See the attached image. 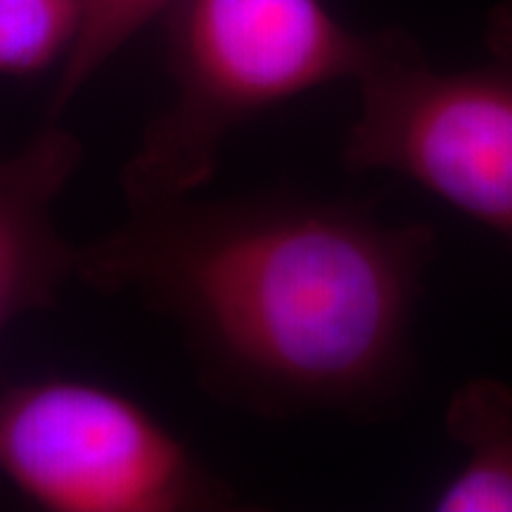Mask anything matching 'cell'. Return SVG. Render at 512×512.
Wrapping results in <instances>:
<instances>
[{"mask_svg": "<svg viewBox=\"0 0 512 512\" xmlns=\"http://www.w3.org/2000/svg\"><path fill=\"white\" fill-rule=\"evenodd\" d=\"M434 256L430 223L361 204L181 197L131 207L79 249L76 275L169 318L221 399L268 418H377L411 389Z\"/></svg>", "mask_w": 512, "mask_h": 512, "instance_id": "obj_1", "label": "cell"}, {"mask_svg": "<svg viewBox=\"0 0 512 512\" xmlns=\"http://www.w3.org/2000/svg\"><path fill=\"white\" fill-rule=\"evenodd\" d=\"M166 15L176 98L128 159V207L190 197L214 178L235 128L313 88L358 81L384 43V29L354 31L325 0H176Z\"/></svg>", "mask_w": 512, "mask_h": 512, "instance_id": "obj_2", "label": "cell"}, {"mask_svg": "<svg viewBox=\"0 0 512 512\" xmlns=\"http://www.w3.org/2000/svg\"><path fill=\"white\" fill-rule=\"evenodd\" d=\"M486 50L477 67L439 72L411 34L384 29L342 159L422 185L512 247V0L491 10Z\"/></svg>", "mask_w": 512, "mask_h": 512, "instance_id": "obj_3", "label": "cell"}, {"mask_svg": "<svg viewBox=\"0 0 512 512\" xmlns=\"http://www.w3.org/2000/svg\"><path fill=\"white\" fill-rule=\"evenodd\" d=\"M0 472L53 512H197L238 503L138 401L69 377L0 394Z\"/></svg>", "mask_w": 512, "mask_h": 512, "instance_id": "obj_4", "label": "cell"}, {"mask_svg": "<svg viewBox=\"0 0 512 512\" xmlns=\"http://www.w3.org/2000/svg\"><path fill=\"white\" fill-rule=\"evenodd\" d=\"M81 164V143L50 121L0 157V337L17 318L55 304L76 254L57 233L55 202Z\"/></svg>", "mask_w": 512, "mask_h": 512, "instance_id": "obj_5", "label": "cell"}, {"mask_svg": "<svg viewBox=\"0 0 512 512\" xmlns=\"http://www.w3.org/2000/svg\"><path fill=\"white\" fill-rule=\"evenodd\" d=\"M446 432L467 458L430 510L512 512V387L491 377L465 382L448 401Z\"/></svg>", "mask_w": 512, "mask_h": 512, "instance_id": "obj_6", "label": "cell"}, {"mask_svg": "<svg viewBox=\"0 0 512 512\" xmlns=\"http://www.w3.org/2000/svg\"><path fill=\"white\" fill-rule=\"evenodd\" d=\"M86 0H0V74L34 76L67 62Z\"/></svg>", "mask_w": 512, "mask_h": 512, "instance_id": "obj_7", "label": "cell"}, {"mask_svg": "<svg viewBox=\"0 0 512 512\" xmlns=\"http://www.w3.org/2000/svg\"><path fill=\"white\" fill-rule=\"evenodd\" d=\"M176 0H86V17L79 41L62 64L50 100V121L67 110L69 102L88 81L145 27L150 19L166 15Z\"/></svg>", "mask_w": 512, "mask_h": 512, "instance_id": "obj_8", "label": "cell"}]
</instances>
